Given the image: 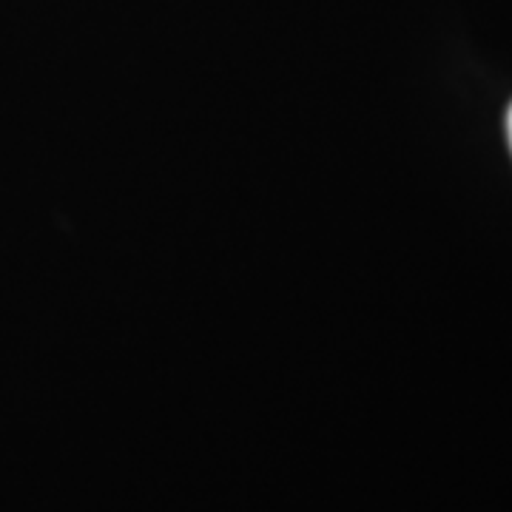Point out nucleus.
<instances>
[{"mask_svg":"<svg viewBox=\"0 0 512 512\" xmlns=\"http://www.w3.org/2000/svg\"><path fill=\"white\" fill-rule=\"evenodd\" d=\"M507 134H510V148H512V106L507 111Z\"/></svg>","mask_w":512,"mask_h":512,"instance_id":"obj_1","label":"nucleus"}]
</instances>
